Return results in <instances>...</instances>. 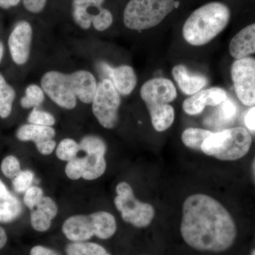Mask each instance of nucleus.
Here are the masks:
<instances>
[{
	"label": "nucleus",
	"instance_id": "f257e3e1",
	"mask_svg": "<svg viewBox=\"0 0 255 255\" xmlns=\"http://www.w3.org/2000/svg\"><path fill=\"white\" fill-rule=\"evenodd\" d=\"M180 231L191 248L211 253L228 251L237 237L236 223L228 210L203 194H193L184 201Z\"/></svg>",
	"mask_w": 255,
	"mask_h": 255
},
{
	"label": "nucleus",
	"instance_id": "f03ea898",
	"mask_svg": "<svg viewBox=\"0 0 255 255\" xmlns=\"http://www.w3.org/2000/svg\"><path fill=\"white\" fill-rule=\"evenodd\" d=\"M231 18V9L224 3L211 1L202 5L183 25V38L191 46H205L226 29Z\"/></svg>",
	"mask_w": 255,
	"mask_h": 255
},
{
	"label": "nucleus",
	"instance_id": "7ed1b4c3",
	"mask_svg": "<svg viewBox=\"0 0 255 255\" xmlns=\"http://www.w3.org/2000/svg\"><path fill=\"white\" fill-rule=\"evenodd\" d=\"M140 96L150 114L152 125L164 126L175 117L171 102L177 97V90L173 82L164 78L147 80L142 85Z\"/></svg>",
	"mask_w": 255,
	"mask_h": 255
},
{
	"label": "nucleus",
	"instance_id": "20e7f679",
	"mask_svg": "<svg viewBox=\"0 0 255 255\" xmlns=\"http://www.w3.org/2000/svg\"><path fill=\"white\" fill-rule=\"evenodd\" d=\"M253 136L245 127H236L212 132L203 142L201 151L221 161H236L251 150Z\"/></svg>",
	"mask_w": 255,
	"mask_h": 255
},
{
	"label": "nucleus",
	"instance_id": "39448f33",
	"mask_svg": "<svg viewBox=\"0 0 255 255\" xmlns=\"http://www.w3.org/2000/svg\"><path fill=\"white\" fill-rule=\"evenodd\" d=\"M117 228V221L113 215L107 211H98L68 218L64 222L62 230L70 241L86 242L93 236L109 239L115 234Z\"/></svg>",
	"mask_w": 255,
	"mask_h": 255
},
{
	"label": "nucleus",
	"instance_id": "423d86ee",
	"mask_svg": "<svg viewBox=\"0 0 255 255\" xmlns=\"http://www.w3.org/2000/svg\"><path fill=\"white\" fill-rule=\"evenodd\" d=\"M176 7L175 0H130L124 11V23L132 31L155 27Z\"/></svg>",
	"mask_w": 255,
	"mask_h": 255
},
{
	"label": "nucleus",
	"instance_id": "0eeeda50",
	"mask_svg": "<svg viewBox=\"0 0 255 255\" xmlns=\"http://www.w3.org/2000/svg\"><path fill=\"white\" fill-rule=\"evenodd\" d=\"M41 87L52 102L65 110L75 109L82 96L78 70L70 74L57 70L46 72L42 76Z\"/></svg>",
	"mask_w": 255,
	"mask_h": 255
},
{
	"label": "nucleus",
	"instance_id": "6e6552de",
	"mask_svg": "<svg viewBox=\"0 0 255 255\" xmlns=\"http://www.w3.org/2000/svg\"><path fill=\"white\" fill-rule=\"evenodd\" d=\"M114 204L124 221L136 228H145L155 217L153 206L148 203L137 200L128 183L122 182L117 185Z\"/></svg>",
	"mask_w": 255,
	"mask_h": 255
},
{
	"label": "nucleus",
	"instance_id": "1a4fd4ad",
	"mask_svg": "<svg viewBox=\"0 0 255 255\" xmlns=\"http://www.w3.org/2000/svg\"><path fill=\"white\" fill-rule=\"evenodd\" d=\"M91 104L94 116L102 127L112 129L117 127L122 98L110 79L99 82Z\"/></svg>",
	"mask_w": 255,
	"mask_h": 255
},
{
	"label": "nucleus",
	"instance_id": "9d476101",
	"mask_svg": "<svg viewBox=\"0 0 255 255\" xmlns=\"http://www.w3.org/2000/svg\"><path fill=\"white\" fill-rule=\"evenodd\" d=\"M231 78L238 100L248 107H255V57L233 60Z\"/></svg>",
	"mask_w": 255,
	"mask_h": 255
},
{
	"label": "nucleus",
	"instance_id": "9b49d317",
	"mask_svg": "<svg viewBox=\"0 0 255 255\" xmlns=\"http://www.w3.org/2000/svg\"><path fill=\"white\" fill-rule=\"evenodd\" d=\"M33 29L28 21H19L10 33L8 39L10 54L15 64L23 65L29 59Z\"/></svg>",
	"mask_w": 255,
	"mask_h": 255
},
{
	"label": "nucleus",
	"instance_id": "f8f14e48",
	"mask_svg": "<svg viewBox=\"0 0 255 255\" xmlns=\"http://www.w3.org/2000/svg\"><path fill=\"white\" fill-rule=\"evenodd\" d=\"M55 130L52 127L24 124L16 131V137L23 142L31 141L35 143L37 150L43 155H50L56 147L54 140Z\"/></svg>",
	"mask_w": 255,
	"mask_h": 255
},
{
	"label": "nucleus",
	"instance_id": "ddd939ff",
	"mask_svg": "<svg viewBox=\"0 0 255 255\" xmlns=\"http://www.w3.org/2000/svg\"><path fill=\"white\" fill-rule=\"evenodd\" d=\"M228 99L227 92L222 87H210L186 99L183 102L182 109L188 115H199L206 107H217Z\"/></svg>",
	"mask_w": 255,
	"mask_h": 255
},
{
	"label": "nucleus",
	"instance_id": "4468645a",
	"mask_svg": "<svg viewBox=\"0 0 255 255\" xmlns=\"http://www.w3.org/2000/svg\"><path fill=\"white\" fill-rule=\"evenodd\" d=\"M228 51L233 60L255 55V21L242 28L233 36Z\"/></svg>",
	"mask_w": 255,
	"mask_h": 255
},
{
	"label": "nucleus",
	"instance_id": "2eb2a0df",
	"mask_svg": "<svg viewBox=\"0 0 255 255\" xmlns=\"http://www.w3.org/2000/svg\"><path fill=\"white\" fill-rule=\"evenodd\" d=\"M172 75L181 91L186 95H195L204 90L209 83L205 76L191 73L187 67L182 64L173 67Z\"/></svg>",
	"mask_w": 255,
	"mask_h": 255
},
{
	"label": "nucleus",
	"instance_id": "dca6fc26",
	"mask_svg": "<svg viewBox=\"0 0 255 255\" xmlns=\"http://www.w3.org/2000/svg\"><path fill=\"white\" fill-rule=\"evenodd\" d=\"M58 214V206L51 198L43 196L36 207L31 210L32 228L38 232H46Z\"/></svg>",
	"mask_w": 255,
	"mask_h": 255
},
{
	"label": "nucleus",
	"instance_id": "f3484780",
	"mask_svg": "<svg viewBox=\"0 0 255 255\" xmlns=\"http://www.w3.org/2000/svg\"><path fill=\"white\" fill-rule=\"evenodd\" d=\"M108 73L109 79L121 95H130L137 86V75L130 65H121L114 68L109 67Z\"/></svg>",
	"mask_w": 255,
	"mask_h": 255
},
{
	"label": "nucleus",
	"instance_id": "a211bd4d",
	"mask_svg": "<svg viewBox=\"0 0 255 255\" xmlns=\"http://www.w3.org/2000/svg\"><path fill=\"white\" fill-rule=\"evenodd\" d=\"M22 212L21 201L10 192L0 179V223L13 222L20 217Z\"/></svg>",
	"mask_w": 255,
	"mask_h": 255
},
{
	"label": "nucleus",
	"instance_id": "6ab92c4d",
	"mask_svg": "<svg viewBox=\"0 0 255 255\" xmlns=\"http://www.w3.org/2000/svg\"><path fill=\"white\" fill-rule=\"evenodd\" d=\"M107 148L90 149L85 151L84 173L82 178L95 180L102 177L107 169L105 155Z\"/></svg>",
	"mask_w": 255,
	"mask_h": 255
},
{
	"label": "nucleus",
	"instance_id": "aec40b11",
	"mask_svg": "<svg viewBox=\"0 0 255 255\" xmlns=\"http://www.w3.org/2000/svg\"><path fill=\"white\" fill-rule=\"evenodd\" d=\"M92 5L87 0H73V15L74 21L84 30H87L92 24L94 18L99 12H92Z\"/></svg>",
	"mask_w": 255,
	"mask_h": 255
},
{
	"label": "nucleus",
	"instance_id": "412c9836",
	"mask_svg": "<svg viewBox=\"0 0 255 255\" xmlns=\"http://www.w3.org/2000/svg\"><path fill=\"white\" fill-rule=\"evenodd\" d=\"M16 92L0 73V117L6 119L12 111Z\"/></svg>",
	"mask_w": 255,
	"mask_h": 255
},
{
	"label": "nucleus",
	"instance_id": "4be33fe9",
	"mask_svg": "<svg viewBox=\"0 0 255 255\" xmlns=\"http://www.w3.org/2000/svg\"><path fill=\"white\" fill-rule=\"evenodd\" d=\"M212 132L200 128H188L182 132V140L189 148L201 151L203 142Z\"/></svg>",
	"mask_w": 255,
	"mask_h": 255
},
{
	"label": "nucleus",
	"instance_id": "5701e85b",
	"mask_svg": "<svg viewBox=\"0 0 255 255\" xmlns=\"http://www.w3.org/2000/svg\"><path fill=\"white\" fill-rule=\"evenodd\" d=\"M65 252L67 255H111L103 247L89 242H73Z\"/></svg>",
	"mask_w": 255,
	"mask_h": 255
},
{
	"label": "nucleus",
	"instance_id": "b1692460",
	"mask_svg": "<svg viewBox=\"0 0 255 255\" xmlns=\"http://www.w3.org/2000/svg\"><path fill=\"white\" fill-rule=\"evenodd\" d=\"M45 100V92L41 87L36 84L28 85L25 96L21 99L20 105L23 109L38 108Z\"/></svg>",
	"mask_w": 255,
	"mask_h": 255
},
{
	"label": "nucleus",
	"instance_id": "393cba45",
	"mask_svg": "<svg viewBox=\"0 0 255 255\" xmlns=\"http://www.w3.org/2000/svg\"><path fill=\"white\" fill-rule=\"evenodd\" d=\"M80 151V145L76 140L72 138H65L57 146L55 153L60 160L69 162L75 158Z\"/></svg>",
	"mask_w": 255,
	"mask_h": 255
},
{
	"label": "nucleus",
	"instance_id": "a878e982",
	"mask_svg": "<svg viewBox=\"0 0 255 255\" xmlns=\"http://www.w3.org/2000/svg\"><path fill=\"white\" fill-rule=\"evenodd\" d=\"M28 122L35 125L53 127L55 124V119L49 112L34 108L32 109L31 113L28 115Z\"/></svg>",
	"mask_w": 255,
	"mask_h": 255
},
{
	"label": "nucleus",
	"instance_id": "bb28decb",
	"mask_svg": "<svg viewBox=\"0 0 255 255\" xmlns=\"http://www.w3.org/2000/svg\"><path fill=\"white\" fill-rule=\"evenodd\" d=\"M34 179V174L31 170H21L20 173L12 179V186L16 192L22 194L32 187Z\"/></svg>",
	"mask_w": 255,
	"mask_h": 255
},
{
	"label": "nucleus",
	"instance_id": "cd10ccee",
	"mask_svg": "<svg viewBox=\"0 0 255 255\" xmlns=\"http://www.w3.org/2000/svg\"><path fill=\"white\" fill-rule=\"evenodd\" d=\"M1 170L5 177L14 179L21 171L19 160L14 155L6 156L1 162Z\"/></svg>",
	"mask_w": 255,
	"mask_h": 255
},
{
	"label": "nucleus",
	"instance_id": "c85d7f7f",
	"mask_svg": "<svg viewBox=\"0 0 255 255\" xmlns=\"http://www.w3.org/2000/svg\"><path fill=\"white\" fill-rule=\"evenodd\" d=\"M113 21V15L110 10L102 7L94 18L92 25L97 31H105L112 26Z\"/></svg>",
	"mask_w": 255,
	"mask_h": 255
},
{
	"label": "nucleus",
	"instance_id": "c756f323",
	"mask_svg": "<svg viewBox=\"0 0 255 255\" xmlns=\"http://www.w3.org/2000/svg\"><path fill=\"white\" fill-rule=\"evenodd\" d=\"M84 173V158L76 157L69 161L65 167V174L67 177L73 180L82 178Z\"/></svg>",
	"mask_w": 255,
	"mask_h": 255
},
{
	"label": "nucleus",
	"instance_id": "7c9ffc66",
	"mask_svg": "<svg viewBox=\"0 0 255 255\" xmlns=\"http://www.w3.org/2000/svg\"><path fill=\"white\" fill-rule=\"evenodd\" d=\"M43 197V191L41 188L32 186L24 193L23 203L30 210H33Z\"/></svg>",
	"mask_w": 255,
	"mask_h": 255
},
{
	"label": "nucleus",
	"instance_id": "2f4dec72",
	"mask_svg": "<svg viewBox=\"0 0 255 255\" xmlns=\"http://www.w3.org/2000/svg\"><path fill=\"white\" fill-rule=\"evenodd\" d=\"M46 2L47 0H23L25 9L33 14H38L43 11Z\"/></svg>",
	"mask_w": 255,
	"mask_h": 255
},
{
	"label": "nucleus",
	"instance_id": "473e14b6",
	"mask_svg": "<svg viewBox=\"0 0 255 255\" xmlns=\"http://www.w3.org/2000/svg\"><path fill=\"white\" fill-rule=\"evenodd\" d=\"M222 115L226 119L233 118L236 113V107L231 100L225 101L222 104Z\"/></svg>",
	"mask_w": 255,
	"mask_h": 255
},
{
	"label": "nucleus",
	"instance_id": "72a5a7b5",
	"mask_svg": "<svg viewBox=\"0 0 255 255\" xmlns=\"http://www.w3.org/2000/svg\"><path fill=\"white\" fill-rule=\"evenodd\" d=\"M30 255H59L53 250L41 246L33 247L30 252Z\"/></svg>",
	"mask_w": 255,
	"mask_h": 255
},
{
	"label": "nucleus",
	"instance_id": "f704fd0d",
	"mask_svg": "<svg viewBox=\"0 0 255 255\" xmlns=\"http://www.w3.org/2000/svg\"><path fill=\"white\" fill-rule=\"evenodd\" d=\"M245 122L248 129L251 130H255V107H251V110L248 111L246 116Z\"/></svg>",
	"mask_w": 255,
	"mask_h": 255
},
{
	"label": "nucleus",
	"instance_id": "c9c22d12",
	"mask_svg": "<svg viewBox=\"0 0 255 255\" xmlns=\"http://www.w3.org/2000/svg\"><path fill=\"white\" fill-rule=\"evenodd\" d=\"M21 0H0V7L6 9L16 6Z\"/></svg>",
	"mask_w": 255,
	"mask_h": 255
},
{
	"label": "nucleus",
	"instance_id": "e433bc0d",
	"mask_svg": "<svg viewBox=\"0 0 255 255\" xmlns=\"http://www.w3.org/2000/svg\"><path fill=\"white\" fill-rule=\"evenodd\" d=\"M7 243V235L6 231L0 226V250L2 249Z\"/></svg>",
	"mask_w": 255,
	"mask_h": 255
},
{
	"label": "nucleus",
	"instance_id": "4c0bfd02",
	"mask_svg": "<svg viewBox=\"0 0 255 255\" xmlns=\"http://www.w3.org/2000/svg\"><path fill=\"white\" fill-rule=\"evenodd\" d=\"M87 1L93 5V6H97V7H102L105 0H87Z\"/></svg>",
	"mask_w": 255,
	"mask_h": 255
},
{
	"label": "nucleus",
	"instance_id": "58836bf2",
	"mask_svg": "<svg viewBox=\"0 0 255 255\" xmlns=\"http://www.w3.org/2000/svg\"><path fill=\"white\" fill-rule=\"evenodd\" d=\"M4 47L3 45L2 42L0 41V63H1V60L3 58V55H4Z\"/></svg>",
	"mask_w": 255,
	"mask_h": 255
},
{
	"label": "nucleus",
	"instance_id": "ea45409f",
	"mask_svg": "<svg viewBox=\"0 0 255 255\" xmlns=\"http://www.w3.org/2000/svg\"><path fill=\"white\" fill-rule=\"evenodd\" d=\"M252 173H253V177L255 184V157L252 162Z\"/></svg>",
	"mask_w": 255,
	"mask_h": 255
},
{
	"label": "nucleus",
	"instance_id": "a19ab883",
	"mask_svg": "<svg viewBox=\"0 0 255 255\" xmlns=\"http://www.w3.org/2000/svg\"><path fill=\"white\" fill-rule=\"evenodd\" d=\"M251 255H255V249L253 250V252H252Z\"/></svg>",
	"mask_w": 255,
	"mask_h": 255
}]
</instances>
